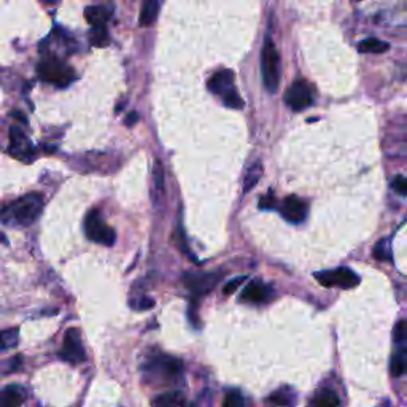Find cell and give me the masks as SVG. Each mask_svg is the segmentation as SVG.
<instances>
[{
  "instance_id": "obj_16",
  "label": "cell",
  "mask_w": 407,
  "mask_h": 407,
  "mask_svg": "<svg viewBox=\"0 0 407 407\" xmlns=\"http://www.w3.org/2000/svg\"><path fill=\"white\" fill-rule=\"evenodd\" d=\"M261 177H263V164H261V161H256V163L250 165L247 174H245L244 193H250L259 183Z\"/></svg>"
},
{
  "instance_id": "obj_30",
  "label": "cell",
  "mask_w": 407,
  "mask_h": 407,
  "mask_svg": "<svg viewBox=\"0 0 407 407\" xmlns=\"http://www.w3.org/2000/svg\"><path fill=\"white\" fill-rule=\"evenodd\" d=\"M244 280H245V277H237V279H234V280H229V282L224 285L223 294H226V296H228V294H233L234 291L237 290L239 286L244 283Z\"/></svg>"
},
{
  "instance_id": "obj_1",
  "label": "cell",
  "mask_w": 407,
  "mask_h": 407,
  "mask_svg": "<svg viewBox=\"0 0 407 407\" xmlns=\"http://www.w3.org/2000/svg\"><path fill=\"white\" fill-rule=\"evenodd\" d=\"M43 209V198L37 193L27 194L24 198L14 200L10 207L3 210L5 223L29 226L40 217Z\"/></svg>"
},
{
  "instance_id": "obj_26",
  "label": "cell",
  "mask_w": 407,
  "mask_h": 407,
  "mask_svg": "<svg viewBox=\"0 0 407 407\" xmlns=\"http://www.w3.org/2000/svg\"><path fill=\"white\" fill-rule=\"evenodd\" d=\"M244 404H245V401L239 391H229L223 401L224 407H242Z\"/></svg>"
},
{
  "instance_id": "obj_10",
  "label": "cell",
  "mask_w": 407,
  "mask_h": 407,
  "mask_svg": "<svg viewBox=\"0 0 407 407\" xmlns=\"http://www.w3.org/2000/svg\"><path fill=\"white\" fill-rule=\"evenodd\" d=\"M220 275L217 274H185L183 283L187 286L191 296L194 298H202L209 294L218 283Z\"/></svg>"
},
{
  "instance_id": "obj_23",
  "label": "cell",
  "mask_w": 407,
  "mask_h": 407,
  "mask_svg": "<svg viewBox=\"0 0 407 407\" xmlns=\"http://www.w3.org/2000/svg\"><path fill=\"white\" fill-rule=\"evenodd\" d=\"M268 403L275 404V406H293L294 404V396L290 390L282 388V390L274 391V393L269 396Z\"/></svg>"
},
{
  "instance_id": "obj_7",
  "label": "cell",
  "mask_w": 407,
  "mask_h": 407,
  "mask_svg": "<svg viewBox=\"0 0 407 407\" xmlns=\"http://www.w3.org/2000/svg\"><path fill=\"white\" fill-rule=\"evenodd\" d=\"M285 102L291 110L301 112V110L309 108L314 102V93L312 88L304 80H298L285 93Z\"/></svg>"
},
{
  "instance_id": "obj_4",
  "label": "cell",
  "mask_w": 407,
  "mask_h": 407,
  "mask_svg": "<svg viewBox=\"0 0 407 407\" xmlns=\"http://www.w3.org/2000/svg\"><path fill=\"white\" fill-rule=\"evenodd\" d=\"M207 88L210 89V93L220 95L223 99V102L226 107L229 108H242L244 107V100L240 97L239 93L235 91L234 86V73L231 70H220V72L213 73L212 78L209 80Z\"/></svg>"
},
{
  "instance_id": "obj_27",
  "label": "cell",
  "mask_w": 407,
  "mask_h": 407,
  "mask_svg": "<svg viewBox=\"0 0 407 407\" xmlns=\"http://www.w3.org/2000/svg\"><path fill=\"white\" fill-rule=\"evenodd\" d=\"M374 258L379 261L390 259V247L386 244V240H380L379 244L374 247Z\"/></svg>"
},
{
  "instance_id": "obj_13",
  "label": "cell",
  "mask_w": 407,
  "mask_h": 407,
  "mask_svg": "<svg viewBox=\"0 0 407 407\" xmlns=\"http://www.w3.org/2000/svg\"><path fill=\"white\" fill-rule=\"evenodd\" d=\"M270 290L264 283L258 282V280H253L247 286H245L242 294H240V301L250 304H261L269 301Z\"/></svg>"
},
{
  "instance_id": "obj_19",
  "label": "cell",
  "mask_w": 407,
  "mask_h": 407,
  "mask_svg": "<svg viewBox=\"0 0 407 407\" xmlns=\"http://www.w3.org/2000/svg\"><path fill=\"white\" fill-rule=\"evenodd\" d=\"M310 404L316 407H338L340 404V399L338 395L331 390H321L314 396V399L310 401Z\"/></svg>"
},
{
  "instance_id": "obj_12",
  "label": "cell",
  "mask_w": 407,
  "mask_h": 407,
  "mask_svg": "<svg viewBox=\"0 0 407 407\" xmlns=\"http://www.w3.org/2000/svg\"><path fill=\"white\" fill-rule=\"evenodd\" d=\"M307 204L303 199H299L298 196H288L280 204V213L290 223H303L307 217Z\"/></svg>"
},
{
  "instance_id": "obj_2",
  "label": "cell",
  "mask_w": 407,
  "mask_h": 407,
  "mask_svg": "<svg viewBox=\"0 0 407 407\" xmlns=\"http://www.w3.org/2000/svg\"><path fill=\"white\" fill-rule=\"evenodd\" d=\"M37 73L45 83H51L58 88H67L75 80L73 69L56 56L43 58L37 65Z\"/></svg>"
},
{
  "instance_id": "obj_25",
  "label": "cell",
  "mask_w": 407,
  "mask_h": 407,
  "mask_svg": "<svg viewBox=\"0 0 407 407\" xmlns=\"http://www.w3.org/2000/svg\"><path fill=\"white\" fill-rule=\"evenodd\" d=\"M393 338H395V342L398 344H404L407 340V321L406 320H401L396 323L395 329H393Z\"/></svg>"
},
{
  "instance_id": "obj_9",
  "label": "cell",
  "mask_w": 407,
  "mask_h": 407,
  "mask_svg": "<svg viewBox=\"0 0 407 407\" xmlns=\"http://www.w3.org/2000/svg\"><path fill=\"white\" fill-rule=\"evenodd\" d=\"M182 361L172 358V356L169 355H159L147 368V371H150L153 375H159L163 380H167V384H170L169 380L177 379V377L182 374Z\"/></svg>"
},
{
  "instance_id": "obj_21",
  "label": "cell",
  "mask_w": 407,
  "mask_h": 407,
  "mask_svg": "<svg viewBox=\"0 0 407 407\" xmlns=\"http://www.w3.org/2000/svg\"><path fill=\"white\" fill-rule=\"evenodd\" d=\"M89 42H91V45L95 48L108 47L110 35L107 32V27H105V26L93 27L91 32H89Z\"/></svg>"
},
{
  "instance_id": "obj_32",
  "label": "cell",
  "mask_w": 407,
  "mask_h": 407,
  "mask_svg": "<svg viewBox=\"0 0 407 407\" xmlns=\"http://www.w3.org/2000/svg\"><path fill=\"white\" fill-rule=\"evenodd\" d=\"M153 305H154V301L150 298H140L137 303H134V307L140 309V310H148V309H152Z\"/></svg>"
},
{
  "instance_id": "obj_6",
  "label": "cell",
  "mask_w": 407,
  "mask_h": 407,
  "mask_svg": "<svg viewBox=\"0 0 407 407\" xmlns=\"http://www.w3.org/2000/svg\"><path fill=\"white\" fill-rule=\"evenodd\" d=\"M315 279L318 280L320 285L328 286V288H342L350 290L355 288L360 283V277L353 270L349 268H338L334 270H323V272H316Z\"/></svg>"
},
{
  "instance_id": "obj_3",
  "label": "cell",
  "mask_w": 407,
  "mask_h": 407,
  "mask_svg": "<svg viewBox=\"0 0 407 407\" xmlns=\"http://www.w3.org/2000/svg\"><path fill=\"white\" fill-rule=\"evenodd\" d=\"M261 73L266 89L272 94L277 93L280 84V54L269 35L266 37L261 51Z\"/></svg>"
},
{
  "instance_id": "obj_18",
  "label": "cell",
  "mask_w": 407,
  "mask_h": 407,
  "mask_svg": "<svg viewBox=\"0 0 407 407\" xmlns=\"http://www.w3.org/2000/svg\"><path fill=\"white\" fill-rule=\"evenodd\" d=\"M390 369L395 377H401L407 373V347H401L398 351H395Z\"/></svg>"
},
{
  "instance_id": "obj_8",
  "label": "cell",
  "mask_w": 407,
  "mask_h": 407,
  "mask_svg": "<svg viewBox=\"0 0 407 407\" xmlns=\"http://www.w3.org/2000/svg\"><path fill=\"white\" fill-rule=\"evenodd\" d=\"M61 360L67 361L70 364H80L86 360V353H84L82 338H80L78 329L70 328L64 336V345L62 350L59 351Z\"/></svg>"
},
{
  "instance_id": "obj_15",
  "label": "cell",
  "mask_w": 407,
  "mask_h": 407,
  "mask_svg": "<svg viewBox=\"0 0 407 407\" xmlns=\"http://www.w3.org/2000/svg\"><path fill=\"white\" fill-rule=\"evenodd\" d=\"M159 13V0H143L142 12H140V26L147 27L156 21Z\"/></svg>"
},
{
  "instance_id": "obj_20",
  "label": "cell",
  "mask_w": 407,
  "mask_h": 407,
  "mask_svg": "<svg viewBox=\"0 0 407 407\" xmlns=\"http://www.w3.org/2000/svg\"><path fill=\"white\" fill-rule=\"evenodd\" d=\"M390 45L386 42H382L379 38H366L363 42H360L358 49L360 53H374V54H380L388 51Z\"/></svg>"
},
{
  "instance_id": "obj_14",
  "label": "cell",
  "mask_w": 407,
  "mask_h": 407,
  "mask_svg": "<svg viewBox=\"0 0 407 407\" xmlns=\"http://www.w3.org/2000/svg\"><path fill=\"white\" fill-rule=\"evenodd\" d=\"M84 18H86L88 24H91L93 27L105 26L108 23V19L112 18V10L105 7V5H93L84 10Z\"/></svg>"
},
{
  "instance_id": "obj_29",
  "label": "cell",
  "mask_w": 407,
  "mask_h": 407,
  "mask_svg": "<svg viewBox=\"0 0 407 407\" xmlns=\"http://www.w3.org/2000/svg\"><path fill=\"white\" fill-rule=\"evenodd\" d=\"M391 188H393L398 194L407 196V178L406 177H401V175H398V177H395L393 182H391Z\"/></svg>"
},
{
  "instance_id": "obj_24",
  "label": "cell",
  "mask_w": 407,
  "mask_h": 407,
  "mask_svg": "<svg viewBox=\"0 0 407 407\" xmlns=\"http://www.w3.org/2000/svg\"><path fill=\"white\" fill-rule=\"evenodd\" d=\"M0 340H2L3 350L14 347L18 344V329H5L2 336H0Z\"/></svg>"
},
{
  "instance_id": "obj_5",
  "label": "cell",
  "mask_w": 407,
  "mask_h": 407,
  "mask_svg": "<svg viewBox=\"0 0 407 407\" xmlns=\"http://www.w3.org/2000/svg\"><path fill=\"white\" fill-rule=\"evenodd\" d=\"M84 233L93 242L102 244L105 247H112L117 240V233L105 223L97 210H91L84 218Z\"/></svg>"
},
{
  "instance_id": "obj_17",
  "label": "cell",
  "mask_w": 407,
  "mask_h": 407,
  "mask_svg": "<svg viewBox=\"0 0 407 407\" xmlns=\"http://www.w3.org/2000/svg\"><path fill=\"white\" fill-rule=\"evenodd\" d=\"M24 403V393L19 386L10 385L2 391V406L3 407H19Z\"/></svg>"
},
{
  "instance_id": "obj_11",
  "label": "cell",
  "mask_w": 407,
  "mask_h": 407,
  "mask_svg": "<svg viewBox=\"0 0 407 407\" xmlns=\"http://www.w3.org/2000/svg\"><path fill=\"white\" fill-rule=\"evenodd\" d=\"M8 153L12 156L21 159V161H31L32 154H34V148L29 139L26 137V134L23 132L21 129L13 126L10 129V148Z\"/></svg>"
},
{
  "instance_id": "obj_22",
  "label": "cell",
  "mask_w": 407,
  "mask_h": 407,
  "mask_svg": "<svg viewBox=\"0 0 407 407\" xmlns=\"http://www.w3.org/2000/svg\"><path fill=\"white\" fill-rule=\"evenodd\" d=\"M185 403H187V401H185L183 395L178 393V391L159 395L158 398L153 399V404L156 406H183Z\"/></svg>"
},
{
  "instance_id": "obj_31",
  "label": "cell",
  "mask_w": 407,
  "mask_h": 407,
  "mask_svg": "<svg viewBox=\"0 0 407 407\" xmlns=\"http://www.w3.org/2000/svg\"><path fill=\"white\" fill-rule=\"evenodd\" d=\"M275 204H277V200H275L274 194L264 196V198L259 199V209H274Z\"/></svg>"
},
{
  "instance_id": "obj_33",
  "label": "cell",
  "mask_w": 407,
  "mask_h": 407,
  "mask_svg": "<svg viewBox=\"0 0 407 407\" xmlns=\"http://www.w3.org/2000/svg\"><path fill=\"white\" fill-rule=\"evenodd\" d=\"M137 121H139V115L135 113V112L129 113L128 118H126V124H128V126H134Z\"/></svg>"
},
{
  "instance_id": "obj_28",
  "label": "cell",
  "mask_w": 407,
  "mask_h": 407,
  "mask_svg": "<svg viewBox=\"0 0 407 407\" xmlns=\"http://www.w3.org/2000/svg\"><path fill=\"white\" fill-rule=\"evenodd\" d=\"M164 174H163V169H161V164L156 163L153 169V182H154V189H156L158 194H163L164 191Z\"/></svg>"
}]
</instances>
